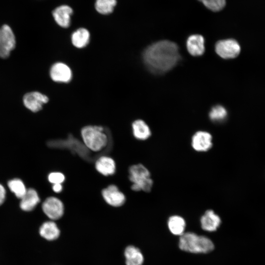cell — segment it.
<instances>
[{"label":"cell","mask_w":265,"mask_h":265,"mask_svg":"<svg viewBox=\"0 0 265 265\" xmlns=\"http://www.w3.org/2000/svg\"><path fill=\"white\" fill-rule=\"evenodd\" d=\"M71 39L74 47L78 49H82L86 47L89 44L90 34L86 28L80 27L72 33Z\"/></svg>","instance_id":"obj_17"},{"label":"cell","mask_w":265,"mask_h":265,"mask_svg":"<svg viewBox=\"0 0 265 265\" xmlns=\"http://www.w3.org/2000/svg\"><path fill=\"white\" fill-rule=\"evenodd\" d=\"M168 227L170 232L175 235L181 236L186 227L185 219L179 215H173L169 218Z\"/></svg>","instance_id":"obj_21"},{"label":"cell","mask_w":265,"mask_h":265,"mask_svg":"<svg viewBox=\"0 0 265 265\" xmlns=\"http://www.w3.org/2000/svg\"><path fill=\"white\" fill-rule=\"evenodd\" d=\"M126 265H142L144 262L143 256L137 247L129 245L124 250Z\"/></svg>","instance_id":"obj_20"},{"label":"cell","mask_w":265,"mask_h":265,"mask_svg":"<svg viewBox=\"0 0 265 265\" xmlns=\"http://www.w3.org/2000/svg\"><path fill=\"white\" fill-rule=\"evenodd\" d=\"M50 75L53 81L66 83L71 80L72 72L68 65L63 62H57L51 66Z\"/></svg>","instance_id":"obj_9"},{"label":"cell","mask_w":265,"mask_h":265,"mask_svg":"<svg viewBox=\"0 0 265 265\" xmlns=\"http://www.w3.org/2000/svg\"><path fill=\"white\" fill-rule=\"evenodd\" d=\"M52 189L55 193H59L61 192L63 190V186L62 184H53Z\"/></svg>","instance_id":"obj_27"},{"label":"cell","mask_w":265,"mask_h":265,"mask_svg":"<svg viewBox=\"0 0 265 265\" xmlns=\"http://www.w3.org/2000/svg\"><path fill=\"white\" fill-rule=\"evenodd\" d=\"M7 185L11 191L20 199L24 196L27 190L24 183L20 179H12L8 181Z\"/></svg>","instance_id":"obj_23"},{"label":"cell","mask_w":265,"mask_h":265,"mask_svg":"<svg viewBox=\"0 0 265 265\" xmlns=\"http://www.w3.org/2000/svg\"><path fill=\"white\" fill-rule=\"evenodd\" d=\"M116 3V0H96L95 8L100 14L107 15L113 12Z\"/></svg>","instance_id":"obj_22"},{"label":"cell","mask_w":265,"mask_h":265,"mask_svg":"<svg viewBox=\"0 0 265 265\" xmlns=\"http://www.w3.org/2000/svg\"><path fill=\"white\" fill-rule=\"evenodd\" d=\"M95 168L99 174L107 177L115 174L116 169V163L112 158L102 156L96 160Z\"/></svg>","instance_id":"obj_13"},{"label":"cell","mask_w":265,"mask_h":265,"mask_svg":"<svg viewBox=\"0 0 265 265\" xmlns=\"http://www.w3.org/2000/svg\"><path fill=\"white\" fill-rule=\"evenodd\" d=\"M133 136L140 140H145L151 135V131L148 125L141 119L134 121L132 124Z\"/></svg>","instance_id":"obj_19"},{"label":"cell","mask_w":265,"mask_h":265,"mask_svg":"<svg viewBox=\"0 0 265 265\" xmlns=\"http://www.w3.org/2000/svg\"><path fill=\"white\" fill-rule=\"evenodd\" d=\"M39 202L40 197L37 191L29 188L21 199L20 206L22 210L28 212L33 210Z\"/></svg>","instance_id":"obj_16"},{"label":"cell","mask_w":265,"mask_h":265,"mask_svg":"<svg viewBox=\"0 0 265 265\" xmlns=\"http://www.w3.org/2000/svg\"><path fill=\"white\" fill-rule=\"evenodd\" d=\"M16 38L11 28L7 25L0 28V57H8L16 47Z\"/></svg>","instance_id":"obj_5"},{"label":"cell","mask_w":265,"mask_h":265,"mask_svg":"<svg viewBox=\"0 0 265 265\" xmlns=\"http://www.w3.org/2000/svg\"><path fill=\"white\" fill-rule=\"evenodd\" d=\"M227 116L226 109L220 105H217L212 107L209 112L210 119L216 123L224 121Z\"/></svg>","instance_id":"obj_24"},{"label":"cell","mask_w":265,"mask_h":265,"mask_svg":"<svg viewBox=\"0 0 265 265\" xmlns=\"http://www.w3.org/2000/svg\"><path fill=\"white\" fill-rule=\"evenodd\" d=\"M131 189L134 191L150 192L153 185L149 170L141 163L133 164L129 168Z\"/></svg>","instance_id":"obj_4"},{"label":"cell","mask_w":265,"mask_h":265,"mask_svg":"<svg viewBox=\"0 0 265 265\" xmlns=\"http://www.w3.org/2000/svg\"><path fill=\"white\" fill-rule=\"evenodd\" d=\"M48 101L49 98L46 95L37 91L27 93L23 97L24 106L33 112L41 110L43 105Z\"/></svg>","instance_id":"obj_10"},{"label":"cell","mask_w":265,"mask_h":265,"mask_svg":"<svg viewBox=\"0 0 265 265\" xmlns=\"http://www.w3.org/2000/svg\"><path fill=\"white\" fill-rule=\"evenodd\" d=\"M192 148L197 152H206L212 146V137L206 131H198L192 136L191 138Z\"/></svg>","instance_id":"obj_11"},{"label":"cell","mask_w":265,"mask_h":265,"mask_svg":"<svg viewBox=\"0 0 265 265\" xmlns=\"http://www.w3.org/2000/svg\"><path fill=\"white\" fill-rule=\"evenodd\" d=\"M101 195L105 202L113 207H120L126 202V197L118 187L114 184L107 186L101 191Z\"/></svg>","instance_id":"obj_8"},{"label":"cell","mask_w":265,"mask_h":265,"mask_svg":"<svg viewBox=\"0 0 265 265\" xmlns=\"http://www.w3.org/2000/svg\"><path fill=\"white\" fill-rule=\"evenodd\" d=\"M73 9L66 4L56 7L53 11V16L56 24L63 28L68 27L71 22Z\"/></svg>","instance_id":"obj_12"},{"label":"cell","mask_w":265,"mask_h":265,"mask_svg":"<svg viewBox=\"0 0 265 265\" xmlns=\"http://www.w3.org/2000/svg\"><path fill=\"white\" fill-rule=\"evenodd\" d=\"M215 50L217 54L224 59L236 57L240 53V47L234 39H227L219 40L216 42Z\"/></svg>","instance_id":"obj_7"},{"label":"cell","mask_w":265,"mask_h":265,"mask_svg":"<svg viewBox=\"0 0 265 265\" xmlns=\"http://www.w3.org/2000/svg\"><path fill=\"white\" fill-rule=\"evenodd\" d=\"M208 9L217 12L221 10L226 5V0H198Z\"/></svg>","instance_id":"obj_25"},{"label":"cell","mask_w":265,"mask_h":265,"mask_svg":"<svg viewBox=\"0 0 265 265\" xmlns=\"http://www.w3.org/2000/svg\"><path fill=\"white\" fill-rule=\"evenodd\" d=\"M200 222L202 228L204 230L213 232L216 231L219 227L221 219L213 211L209 210L202 216Z\"/></svg>","instance_id":"obj_15"},{"label":"cell","mask_w":265,"mask_h":265,"mask_svg":"<svg viewBox=\"0 0 265 265\" xmlns=\"http://www.w3.org/2000/svg\"><path fill=\"white\" fill-rule=\"evenodd\" d=\"M179 246L182 250L194 253H206L214 249V245L209 238L189 232L181 236Z\"/></svg>","instance_id":"obj_3"},{"label":"cell","mask_w":265,"mask_h":265,"mask_svg":"<svg viewBox=\"0 0 265 265\" xmlns=\"http://www.w3.org/2000/svg\"><path fill=\"white\" fill-rule=\"evenodd\" d=\"M42 209L44 213L53 220L61 218L64 213V205L58 198L50 196L43 202Z\"/></svg>","instance_id":"obj_6"},{"label":"cell","mask_w":265,"mask_h":265,"mask_svg":"<svg viewBox=\"0 0 265 265\" xmlns=\"http://www.w3.org/2000/svg\"><path fill=\"white\" fill-rule=\"evenodd\" d=\"M5 197V189L2 185L0 184V205L4 202Z\"/></svg>","instance_id":"obj_28"},{"label":"cell","mask_w":265,"mask_h":265,"mask_svg":"<svg viewBox=\"0 0 265 265\" xmlns=\"http://www.w3.org/2000/svg\"><path fill=\"white\" fill-rule=\"evenodd\" d=\"M64 174L60 172L56 171L51 172L48 176L49 182L53 184H62L65 181Z\"/></svg>","instance_id":"obj_26"},{"label":"cell","mask_w":265,"mask_h":265,"mask_svg":"<svg viewBox=\"0 0 265 265\" xmlns=\"http://www.w3.org/2000/svg\"><path fill=\"white\" fill-rule=\"evenodd\" d=\"M180 58L177 45L168 40L159 41L151 44L142 53L143 61L146 68L157 74L172 69Z\"/></svg>","instance_id":"obj_1"},{"label":"cell","mask_w":265,"mask_h":265,"mask_svg":"<svg viewBox=\"0 0 265 265\" xmlns=\"http://www.w3.org/2000/svg\"><path fill=\"white\" fill-rule=\"evenodd\" d=\"M186 48L189 53L193 56H200L205 52V40L199 34L189 36L186 41Z\"/></svg>","instance_id":"obj_14"},{"label":"cell","mask_w":265,"mask_h":265,"mask_svg":"<svg viewBox=\"0 0 265 265\" xmlns=\"http://www.w3.org/2000/svg\"><path fill=\"white\" fill-rule=\"evenodd\" d=\"M39 233L46 239L54 240L59 237L60 231L53 221H48L42 224L39 229Z\"/></svg>","instance_id":"obj_18"},{"label":"cell","mask_w":265,"mask_h":265,"mask_svg":"<svg viewBox=\"0 0 265 265\" xmlns=\"http://www.w3.org/2000/svg\"><path fill=\"white\" fill-rule=\"evenodd\" d=\"M80 135L85 146L93 152L101 151L108 143V136L102 126H85L81 129Z\"/></svg>","instance_id":"obj_2"}]
</instances>
